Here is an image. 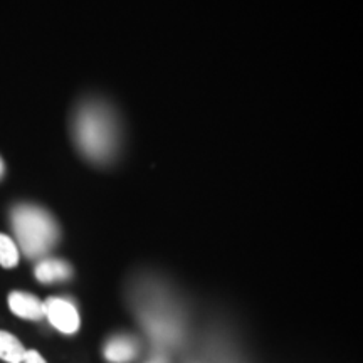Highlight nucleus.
Segmentation results:
<instances>
[{
    "label": "nucleus",
    "instance_id": "1",
    "mask_svg": "<svg viewBox=\"0 0 363 363\" xmlns=\"http://www.w3.org/2000/svg\"><path fill=\"white\" fill-rule=\"evenodd\" d=\"M74 140L89 160H111L118 147V125L110 108L99 101L83 104L74 118Z\"/></svg>",
    "mask_w": 363,
    "mask_h": 363
},
{
    "label": "nucleus",
    "instance_id": "2",
    "mask_svg": "<svg viewBox=\"0 0 363 363\" xmlns=\"http://www.w3.org/2000/svg\"><path fill=\"white\" fill-rule=\"evenodd\" d=\"M12 229L21 251L29 259L44 257L56 246L59 227L48 211L33 203H19L12 208Z\"/></svg>",
    "mask_w": 363,
    "mask_h": 363
},
{
    "label": "nucleus",
    "instance_id": "3",
    "mask_svg": "<svg viewBox=\"0 0 363 363\" xmlns=\"http://www.w3.org/2000/svg\"><path fill=\"white\" fill-rule=\"evenodd\" d=\"M44 316L61 333L72 335L79 330V313L66 298H49L44 303Z\"/></svg>",
    "mask_w": 363,
    "mask_h": 363
},
{
    "label": "nucleus",
    "instance_id": "4",
    "mask_svg": "<svg viewBox=\"0 0 363 363\" xmlns=\"http://www.w3.org/2000/svg\"><path fill=\"white\" fill-rule=\"evenodd\" d=\"M103 353L110 363H131L138 355V343L128 335H115L104 345Z\"/></svg>",
    "mask_w": 363,
    "mask_h": 363
},
{
    "label": "nucleus",
    "instance_id": "5",
    "mask_svg": "<svg viewBox=\"0 0 363 363\" xmlns=\"http://www.w3.org/2000/svg\"><path fill=\"white\" fill-rule=\"evenodd\" d=\"M9 306L13 315L24 320L38 321L44 318V303L34 294L13 291L9 294Z\"/></svg>",
    "mask_w": 363,
    "mask_h": 363
},
{
    "label": "nucleus",
    "instance_id": "6",
    "mask_svg": "<svg viewBox=\"0 0 363 363\" xmlns=\"http://www.w3.org/2000/svg\"><path fill=\"white\" fill-rule=\"evenodd\" d=\"M35 278L43 284H52L67 281L72 276V267L66 261L56 257H44L38 262L34 271Z\"/></svg>",
    "mask_w": 363,
    "mask_h": 363
},
{
    "label": "nucleus",
    "instance_id": "7",
    "mask_svg": "<svg viewBox=\"0 0 363 363\" xmlns=\"http://www.w3.org/2000/svg\"><path fill=\"white\" fill-rule=\"evenodd\" d=\"M26 348L19 340L7 331H0V360L7 363H22Z\"/></svg>",
    "mask_w": 363,
    "mask_h": 363
},
{
    "label": "nucleus",
    "instance_id": "8",
    "mask_svg": "<svg viewBox=\"0 0 363 363\" xmlns=\"http://www.w3.org/2000/svg\"><path fill=\"white\" fill-rule=\"evenodd\" d=\"M19 247L13 240L6 234H0V266L7 267H16L19 262Z\"/></svg>",
    "mask_w": 363,
    "mask_h": 363
},
{
    "label": "nucleus",
    "instance_id": "9",
    "mask_svg": "<svg viewBox=\"0 0 363 363\" xmlns=\"http://www.w3.org/2000/svg\"><path fill=\"white\" fill-rule=\"evenodd\" d=\"M22 363H48V362H45L44 358L40 357V353H38L35 350H27Z\"/></svg>",
    "mask_w": 363,
    "mask_h": 363
},
{
    "label": "nucleus",
    "instance_id": "10",
    "mask_svg": "<svg viewBox=\"0 0 363 363\" xmlns=\"http://www.w3.org/2000/svg\"><path fill=\"white\" fill-rule=\"evenodd\" d=\"M148 363H167V362L162 360V358H153V360H150Z\"/></svg>",
    "mask_w": 363,
    "mask_h": 363
},
{
    "label": "nucleus",
    "instance_id": "11",
    "mask_svg": "<svg viewBox=\"0 0 363 363\" xmlns=\"http://www.w3.org/2000/svg\"><path fill=\"white\" fill-rule=\"evenodd\" d=\"M4 175V162H2V158H0V177Z\"/></svg>",
    "mask_w": 363,
    "mask_h": 363
}]
</instances>
